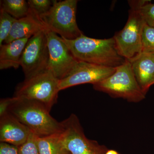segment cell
I'll use <instances>...</instances> for the list:
<instances>
[{
  "instance_id": "1",
  "label": "cell",
  "mask_w": 154,
  "mask_h": 154,
  "mask_svg": "<svg viewBox=\"0 0 154 154\" xmlns=\"http://www.w3.org/2000/svg\"><path fill=\"white\" fill-rule=\"evenodd\" d=\"M62 38L72 55L79 61L116 68L126 60L119 54L113 37L97 39L83 34L72 40Z\"/></svg>"
},
{
  "instance_id": "2",
  "label": "cell",
  "mask_w": 154,
  "mask_h": 154,
  "mask_svg": "<svg viewBox=\"0 0 154 154\" xmlns=\"http://www.w3.org/2000/svg\"><path fill=\"white\" fill-rule=\"evenodd\" d=\"M16 98L8 112L38 137L62 131L61 122L53 118L50 114V111L42 103L34 100Z\"/></svg>"
},
{
  "instance_id": "3",
  "label": "cell",
  "mask_w": 154,
  "mask_h": 154,
  "mask_svg": "<svg viewBox=\"0 0 154 154\" xmlns=\"http://www.w3.org/2000/svg\"><path fill=\"white\" fill-rule=\"evenodd\" d=\"M96 91L106 93L114 98H122L128 102L137 103L145 99L133 72L131 63L128 60L116 68L110 76L93 85Z\"/></svg>"
},
{
  "instance_id": "4",
  "label": "cell",
  "mask_w": 154,
  "mask_h": 154,
  "mask_svg": "<svg viewBox=\"0 0 154 154\" xmlns=\"http://www.w3.org/2000/svg\"><path fill=\"white\" fill-rule=\"evenodd\" d=\"M141 1H128L130 9L123 29L113 36L119 54L131 62L143 53L142 35L146 22L140 13Z\"/></svg>"
},
{
  "instance_id": "5",
  "label": "cell",
  "mask_w": 154,
  "mask_h": 154,
  "mask_svg": "<svg viewBox=\"0 0 154 154\" xmlns=\"http://www.w3.org/2000/svg\"><path fill=\"white\" fill-rule=\"evenodd\" d=\"M59 80L47 69L28 78L17 85L14 97L34 100L42 103L51 111L57 102L60 91Z\"/></svg>"
},
{
  "instance_id": "6",
  "label": "cell",
  "mask_w": 154,
  "mask_h": 154,
  "mask_svg": "<svg viewBox=\"0 0 154 154\" xmlns=\"http://www.w3.org/2000/svg\"><path fill=\"white\" fill-rule=\"evenodd\" d=\"M77 0L53 1L49 11L39 17L45 28L61 37L74 39L84 34L76 22Z\"/></svg>"
},
{
  "instance_id": "7",
  "label": "cell",
  "mask_w": 154,
  "mask_h": 154,
  "mask_svg": "<svg viewBox=\"0 0 154 154\" xmlns=\"http://www.w3.org/2000/svg\"><path fill=\"white\" fill-rule=\"evenodd\" d=\"M60 136L66 148L71 154H105L108 149L96 140L86 137L78 116L71 114L61 122Z\"/></svg>"
},
{
  "instance_id": "8",
  "label": "cell",
  "mask_w": 154,
  "mask_h": 154,
  "mask_svg": "<svg viewBox=\"0 0 154 154\" xmlns=\"http://www.w3.org/2000/svg\"><path fill=\"white\" fill-rule=\"evenodd\" d=\"M49 52L48 69L59 80L68 76L79 63L63 40L56 33L45 30Z\"/></svg>"
},
{
  "instance_id": "9",
  "label": "cell",
  "mask_w": 154,
  "mask_h": 154,
  "mask_svg": "<svg viewBox=\"0 0 154 154\" xmlns=\"http://www.w3.org/2000/svg\"><path fill=\"white\" fill-rule=\"evenodd\" d=\"M45 30L30 37L20 60V66L28 78L36 74L48 67L49 52Z\"/></svg>"
},
{
  "instance_id": "10",
  "label": "cell",
  "mask_w": 154,
  "mask_h": 154,
  "mask_svg": "<svg viewBox=\"0 0 154 154\" xmlns=\"http://www.w3.org/2000/svg\"><path fill=\"white\" fill-rule=\"evenodd\" d=\"M116 68L97 65L79 61L68 76L59 80L60 91L73 86L85 84L92 85L105 79L115 72Z\"/></svg>"
},
{
  "instance_id": "11",
  "label": "cell",
  "mask_w": 154,
  "mask_h": 154,
  "mask_svg": "<svg viewBox=\"0 0 154 154\" xmlns=\"http://www.w3.org/2000/svg\"><path fill=\"white\" fill-rule=\"evenodd\" d=\"M27 127L11 113L0 117V141L19 147L24 143L31 133Z\"/></svg>"
},
{
  "instance_id": "12",
  "label": "cell",
  "mask_w": 154,
  "mask_h": 154,
  "mask_svg": "<svg viewBox=\"0 0 154 154\" xmlns=\"http://www.w3.org/2000/svg\"><path fill=\"white\" fill-rule=\"evenodd\" d=\"M131 63L133 72L144 94L154 85V54L142 53Z\"/></svg>"
},
{
  "instance_id": "13",
  "label": "cell",
  "mask_w": 154,
  "mask_h": 154,
  "mask_svg": "<svg viewBox=\"0 0 154 154\" xmlns=\"http://www.w3.org/2000/svg\"><path fill=\"white\" fill-rule=\"evenodd\" d=\"M45 28L39 17L30 11V14L28 16L17 19L14 22L11 33L4 44L20 38H30Z\"/></svg>"
},
{
  "instance_id": "14",
  "label": "cell",
  "mask_w": 154,
  "mask_h": 154,
  "mask_svg": "<svg viewBox=\"0 0 154 154\" xmlns=\"http://www.w3.org/2000/svg\"><path fill=\"white\" fill-rule=\"evenodd\" d=\"M29 39H17L0 47V69H17L20 66L21 57Z\"/></svg>"
},
{
  "instance_id": "15",
  "label": "cell",
  "mask_w": 154,
  "mask_h": 154,
  "mask_svg": "<svg viewBox=\"0 0 154 154\" xmlns=\"http://www.w3.org/2000/svg\"><path fill=\"white\" fill-rule=\"evenodd\" d=\"M37 143L39 154H71L66 148L60 133L37 137Z\"/></svg>"
},
{
  "instance_id": "16",
  "label": "cell",
  "mask_w": 154,
  "mask_h": 154,
  "mask_svg": "<svg viewBox=\"0 0 154 154\" xmlns=\"http://www.w3.org/2000/svg\"><path fill=\"white\" fill-rule=\"evenodd\" d=\"M1 9L17 19L30 14L28 1L25 0H3L1 1Z\"/></svg>"
},
{
  "instance_id": "17",
  "label": "cell",
  "mask_w": 154,
  "mask_h": 154,
  "mask_svg": "<svg viewBox=\"0 0 154 154\" xmlns=\"http://www.w3.org/2000/svg\"><path fill=\"white\" fill-rule=\"evenodd\" d=\"M17 19L3 9L0 10V47L8 38L13 24Z\"/></svg>"
},
{
  "instance_id": "18",
  "label": "cell",
  "mask_w": 154,
  "mask_h": 154,
  "mask_svg": "<svg viewBox=\"0 0 154 154\" xmlns=\"http://www.w3.org/2000/svg\"><path fill=\"white\" fill-rule=\"evenodd\" d=\"M28 2L30 11L39 17L49 11L53 4V1L28 0Z\"/></svg>"
},
{
  "instance_id": "19",
  "label": "cell",
  "mask_w": 154,
  "mask_h": 154,
  "mask_svg": "<svg viewBox=\"0 0 154 154\" xmlns=\"http://www.w3.org/2000/svg\"><path fill=\"white\" fill-rule=\"evenodd\" d=\"M143 53L154 54V28L145 24L142 35Z\"/></svg>"
},
{
  "instance_id": "20",
  "label": "cell",
  "mask_w": 154,
  "mask_h": 154,
  "mask_svg": "<svg viewBox=\"0 0 154 154\" xmlns=\"http://www.w3.org/2000/svg\"><path fill=\"white\" fill-rule=\"evenodd\" d=\"M150 2L142 0L139 11L146 24L154 28V4Z\"/></svg>"
},
{
  "instance_id": "21",
  "label": "cell",
  "mask_w": 154,
  "mask_h": 154,
  "mask_svg": "<svg viewBox=\"0 0 154 154\" xmlns=\"http://www.w3.org/2000/svg\"><path fill=\"white\" fill-rule=\"evenodd\" d=\"M38 136L31 132L24 143L18 147L19 154H39L37 139Z\"/></svg>"
},
{
  "instance_id": "22",
  "label": "cell",
  "mask_w": 154,
  "mask_h": 154,
  "mask_svg": "<svg viewBox=\"0 0 154 154\" xmlns=\"http://www.w3.org/2000/svg\"><path fill=\"white\" fill-rule=\"evenodd\" d=\"M16 97L6 98L2 99L0 100V117L8 113L9 109L14 101Z\"/></svg>"
},
{
  "instance_id": "23",
  "label": "cell",
  "mask_w": 154,
  "mask_h": 154,
  "mask_svg": "<svg viewBox=\"0 0 154 154\" xmlns=\"http://www.w3.org/2000/svg\"><path fill=\"white\" fill-rule=\"evenodd\" d=\"M0 154H19L18 147L11 144L1 142Z\"/></svg>"
},
{
  "instance_id": "24",
  "label": "cell",
  "mask_w": 154,
  "mask_h": 154,
  "mask_svg": "<svg viewBox=\"0 0 154 154\" xmlns=\"http://www.w3.org/2000/svg\"><path fill=\"white\" fill-rule=\"evenodd\" d=\"M119 153L115 150L108 149L105 154H118Z\"/></svg>"
},
{
  "instance_id": "25",
  "label": "cell",
  "mask_w": 154,
  "mask_h": 154,
  "mask_svg": "<svg viewBox=\"0 0 154 154\" xmlns=\"http://www.w3.org/2000/svg\"></svg>"
},
{
  "instance_id": "26",
  "label": "cell",
  "mask_w": 154,
  "mask_h": 154,
  "mask_svg": "<svg viewBox=\"0 0 154 154\" xmlns=\"http://www.w3.org/2000/svg\"><path fill=\"white\" fill-rule=\"evenodd\" d=\"M118 154H119V153Z\"/></svg>"
}]
</instances>
